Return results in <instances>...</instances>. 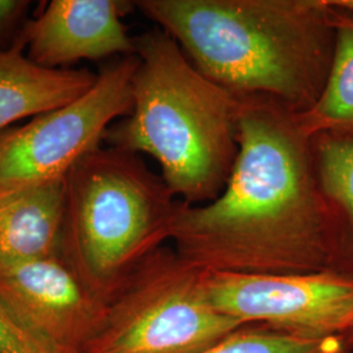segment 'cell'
Masks as SVG:
<instances>
[{
    "instance_id": "1",
    "label": "cell",
    "mask_w": 353,
    "mask_h": 353,
    "mask_svg": "<svg viewBox=\"0 0 353 353\" xmlns=\"http://www.w3.org/2000/svg\"><path fill=\"white\" fill-rule=\"evenodd\" d=\"M330 199L316 172L314 139L278 102L242 97L239 156L211 202H181L170 241L205 271L347 272Z\"/></svg>"
},
{
    "instance_id": "2",
    "label": "cell",
    "mask_w": 353,
    "mask_h": 353,
    "mask_svg": "<svg viewBox=\"0 0 353 353\" xmlns=\"http://www.w3.org/2000/svg\"><path fill=\"white\" fill-rule=\"evenodd\" d=\"M203 75L239 97L307 112L327 80L339 11L330 0H141Z\"/></svg>"
},
{
    "instance_id": "3",
    "label": "cell",
    "mask_w": 353,
    "mask_h": 353,
    "mask_svg": "<svg viewBox=\"0 0 353 353\" xmlns=\"http://www.w3.org/2000/svg\"><path fill=\"white\" fill-rule=\"evenodd\" d=\"M132 109L105 135L109 147L145 153L181 202L220 195L239 156L242 97L210 80L157 28L135 38Z\"/></svg>"
},
{
    "instance_id": "4",
    "label": "cell",
    "mask_w": 353,
    "mask_h": 353,
    "mask_svg": "<svg viewBox=\"0 0 353 353\" xmlns=\"http://www.w3.org/2000/svg\"><path fill=\"white\" fill-rule=\"evenodd\" d=\"M62 255L109 303L170 240L181 201L138 154L97 148L65 176Z\"/></svg>"
},
{
    "instance_id": "5",
    "label": "cell",
    "mask_w": 353,
    "mask_h": 353,
    "mask_svg": "<svg viewBox=\"0 0 353 353\" xmlns=\"http://www.w3.org/2000/svg\"><path fill=\"white\" fill-rule=\"evenodd\" d=\"M204 271L174 249L157 250L108 303L83 353H198L246 326L211 303Z\"/></svg>"
},
{
    "instance_id": "6",
    "label": "cell",
    "mask_w": 353,
    "mask_h": 353,
    "mask_svg": "<svg viewBox=\"0 0 353 353\" xmlns=\"http://www.w3.org/2000/svg\"><path fill=\"white\" fill-rule=\"evenodd\" d=\"M138 64L137 54L122 57L80 99L0 132V191L63 178L100 148L115 121L131 113Z\"/></svg>"
},
{
    "instance_id": "7",
    "label": "cell",
    "mask_w": 353,
    "mask_h": 353,
    "mask_svg": "<svg viewBox=\"0 0 353 353\" xmlns=\"http://www.w3.org/2000/svg\"><path fill=\"white\" fill-rule=\"evenodd\" d=\"M214 307L245 325L303 339L343 336L353 325V274H236L204 271Z\"/></svg>"
},
{
    "instance_id": "8",
    "label": "cell",
    "mask_w": 353,
    "mask_h": 353,
    "mask_svg": "<svg viewBox=\"0 0 353 353\" xmlns=\"http://www.w3.org/2000/svg\"><path fill=\"white\" fill-rule=\"evenodd\" d=\"M0 293L48 339L72 353H83L108 310L63 255L0 270Z\"/></svg>"
},
{
    "instance_id": "9",
    "label": "cell",
    "mask_w": 353,
    "mask_h": 353,
    "mask_svg": "<svg viewBox=\"0 0 353 353\" xmlns=\"http://www.w3.org/2000/svg\"><path fill=\"white\" fill-rule=\"evenodd\" d=\"M135 3L119 0H52L26 23L20 38L28 57L48 68L135 54L122 17Z\"/></svg>"
},
{
    "instance_id": "10",
    "label": "cell",
    "mask_w": 353,
    "mask_h": 353,
    "mask_svg": "<svg viewBox=\"0 0 353 353\" xmlns=\"http://www.w3.org/2000/svg\"><path fill=\"white\" fill-rule=\"evenodd\" d=\"M65 176L0 191V270L62 255Z\"/></svg>"
},
{
    "instance_id": "11",
    "label": "cell",
    "mask_w": 353,
    "mask_h": 353,
    "mask_svg": "<svg viewBox=\"0 0 353 353\" xmlns=\"http://www.w3.org/2000/svg\"><path fill=\"white\" fill-rule=\"evenodd\" d=\"M19 38L0 49V132L17 121L49 113L85 94L97 80L88 70L48 68L24 54Z\"/></svg>"
},
{
    "instance_id": "12",
    "label": "cell",
    "mask_w": 353,
    "mask_h": 353,
    "mask_svg": "<svg viewBox=\"0 0 353 353\" xmlns=\"http://www.w3.org/2000/svg\"><path fill=\"white\" fill-rule=\"evenodd\" d=\"M338 11L335 50L325 88L307 112L297 114L303 132L312 139L353 135V19Z\"/></svg>"
},
{
    "instance_id": "13",
    "label": "cell",
    "mask_w": 353,
    "mask_h": 353,
    "mask_svg": "<svg viewBox=\"0 0 353 353\" xmlns=\"http://www.w3.org/2000/svg\"><path fill=\"white\" fill-rule=\"evenodd\" d=\"M198 353H352L341 336L303 339L265 325H246Z\"/></svg>"
},
{
    "instance_id": "14",
    "label": "cell",
    "mask_w": 353,
    "mask_h": 353,
    "mask_svg": "<svg viewBox=\"0 0 353 353\" xmlns=\"http://www.w3.org/2000/svg\"><path fill=\"white\" fill-rule=\"evenodd\" d=\"M316 172L321 188L353 223V135L314 138Z\"/></svg>"
},
{
    "instance_id": "15",
    "label": "cell",
    "mask_w": 353,
    "mask_h": 353,
    "mask_svg": "<svg viewBox=\"0 0 353 353\" xmlns=\"http://www.w3.org/2000/svg\"><path fill=\"white\" fill-rule=\"evenodd\" d=\"M0 353H72L38 331L0 293Z\"/></svg>"
},
{
    "instance_id": "16",
    "label": "cell",
    "mask_w": 353,
    "mask_h": 353,
    "mask_svg": "<svg viewBox=\"0 0 353 353\" xmlns=\"http://www.w3.org/2000/svg\"><path fill=\"white\" fill-rule=\"evenodd\" d=\"M28 0H0V49L11 48L26 26Z\"/></svg>"
},
{
    "instance_id": "17",
    "label": "cell",
    "mask_w": 353,
    "mask_h": 353,
    "mask_svg": "<svg viewBox=\"0 0 353 353\" xmlns=\"http://www.w3.org/2000/svg\"><path fill=\"white\" fill-rule=\"evenodd\" d=\"M331 4L353 19V0H330Z\"/></svg>"
},
{
    "instance_id": "18",
    "label": "cell",
    "mask_w": 353,
    "mask_h": 353,
    "mask_svg": "<svg viewBox=\"0 0 353 353\" xmlns=\"http://www.w3.org/2000/svg\"><path fill=\"white\" fill-rule=\"evenodd\" d=\"M341 339L344 341V344L347 345V348L353 353V325L351 328L341 336Z\"/></svg>"
}]
</instances>
